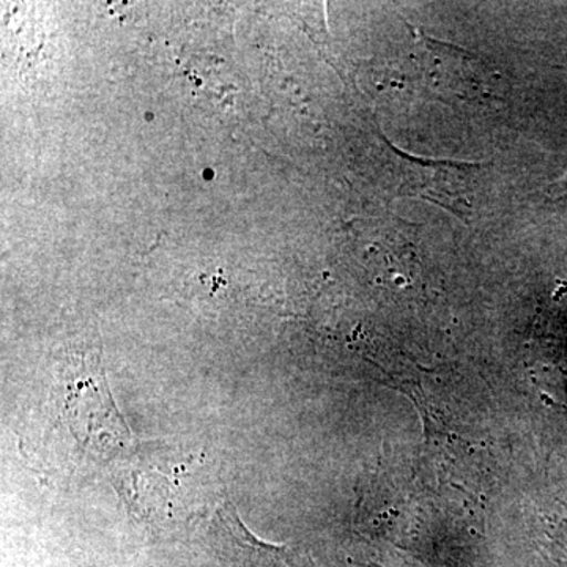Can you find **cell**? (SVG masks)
<instances>
[{"label": "cell", "instance_id": "1", "mask_svg": "<svg viewBox=\"0 0 567 567\" xmlns=\"http://www.w3.org/2000/svg\"><path fill=\"white\" fill-rule=\"evenodd\" d=\"M537 390L548 404L567 406V282L558 284L537 312L528 342Z\"/></svg>", "mask_w": 567, "mask_h": 567}, {"label": "cell", "instance_id": "2", "mask_svg": "<svg viewBox=\"0 0 567 567\" xmlns=\"http://www.w3.org/2000/svg\"><path fill=\"white\" fill-rule=\"evenodd\" d=\"M548 197L554 203H565L567 200V175L548 189Z\"/></svg>", "mask_w": 567, "mask_h": 567}]
</instances>
